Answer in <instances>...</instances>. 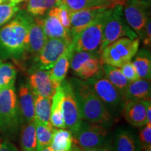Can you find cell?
<instances>
[{
    "mask_svg": "<svg viewBox=\"0 0 151 151\" xmlns=\"http://www.w3.org/2000/svg\"><path fill=\"white\" fill-rule=\"evenodd\" d=\"M74 144V139L69 129L55 128L52 133L50 148L53 151H71Z\"/></svg>",
    "mask_w": 151,
    "mask_h": 151,
    "instance_id": "cell-23",
    "label": "cell"
},
{
    "mask_svg": "<svg viewBox=\"0 0 151 151\" xmlns=\"http://www.w3.org/2000/svg\"><path fill=\"white\" fill-rule=\"evenodd\" d=\"M60 2L61 0H27L26 11L33 17L43 16Z\"/></svg>",
    "mask_w": 151,
    "mask_h": 151,
    "instance_id": "cell-29",
    "label": "cell"
},
{
    "mask_svg": "<svg viewBox=\"0 0 151 151\" xmlns=\"http://www.w3.org/2000/svg\"><path fill=\"white\" fill-rule=\"evenodd\" d=\"M17 99L24 123L35 121V97L27 83L21 82L19 85Z\"/></svg>",
    "mask_w": 151,
    "mask_h": 151,
    "instance_id": "cell-16",
    "label": "cell"
},
{
    "mask_svg": "<svg viewBox=\"0 0 151 151\" xmlns=\"http://www.w3.org/2000/svg\"><path fill=\"white\" fill-rule=\"evenodd\" d=\"M132 62L139 78L150 79L151 56L150 51L146 48H142L138 50Z\"/></svg>",
    "mask_w": 151,
    "mask_h": 151,
    "instance_id": "cell-24",
    "label": "cell"
},
{
    "mask_svg": "<svg viewBox=\"0 0 151 151\" xmlns=\"http://www.w3.org/2000/svg\"><path fill=\"white\" fill-rule=\"evenodd\" d=\"M140 39H131L122 37L111 43L99 53L101 63L120 68L126 62L131 61L139 50Z\"/></svg>",
    "mask_w": 151,
    "mask_h": 151,
    "instance_id": "cell-5",
    "label": "cell"
},
{
    "mask_svg": "<svg viewBox=\"0 0 151 151\" xmlns=\"http://www.w3.org/2000/svg\"><path fill=\"white\" fill-rule=\"evenodd\" d=\"M106 9L91 24L73 38L71 46L74 51H88L98 52L106 19L111 11ZM98 54V53H97Z\"/></svg>",
    "mask_w": 151,
    "mask_h": 151,
    "instance_id": "cell-6",
    "label": "cell"
},
{
    "mask_svg": "<svg viewBox=\"0 0 151 151\" xmlns=\"http://www.w3.org/2000/svg\"><path fill=\"white\" fill-rule=\"evenodd\" d=\"M17 76L16 68L10 62L0 64V90L14 86Z\"/></svg>",
    "mask_w": 151,
    "mask_h": 151,
    "instance_id": "cell-31",
    "label": "cell"
},
{
    "mask_svg": "<svg viewBox=\"0 0 151 151\" xmlns=\"http://www.w3.org/2000/svg\"><path fill=\"white\" fill-rule=\"evenodd\" d=\"M86 81L110 112L122 111L124 104L123 96L106 78L103 69L98 74Z\"/></svg>",
    "mask_w": 151,
    "mask_h": 151,
    "instance_id": "cell-7",
    "label": "cell"
},
{
    "mask_svg": "<svg viewBox=\"0 0 151 151\" xmlns=\"http://www.w3.org/2000/svg\"><path fill=\"white\" fill-rule=\"evenodd\" d=\"M38 151L49 146L55 128L52 124H45L35 120Z\"/></svg>",
    "mask_w": 151,
    "mask_h": 151,
    "instance_id": "cell-30",
    "label": "cell"
},
{
    "mask_svg": "<svg viewBox=\"0 0 151 151\" xmlns=\"http://www.w3.org/2000/svg\"><path fill=\"white\" fill-rule=\"evenodd\" d=\"M146 116V124H151V102H150V99L148 100V101H147Z\"/></svg>",
    "mask_w": 151,
    "mask_h": 151,
    "instance_id": "cell-38",
    "label": "cell"
},
{
    "mask_svg": "<svg viewBox=\"0 0 151 151\" xmlns=\"http://www.w3.org/2000/svg\"><path fill=\"white\" fill-rule=\"evenodd\" d=\"M0 151H19L16 146L7 138L0 137Z\"/></svg>",
    "mask_w": 151,
    "mask_h": 151,
    "instance_id": "cell-37",
    "label": "cell"
},
{
    "mask_svg": "<svg viewBox=\"0 0 151 151\" xmlns=\"http://www.w3.org/2000/svg\"><path fill=\"white\" fill-rule=\"evenodd\" d=\"M122 10L123 5L122 4H118L111 8L104 25L102 39L97 52L98 55H99L106 46L120 38L127 37L134 39L138 37L137 34L126 23L123 18Z\"/></svg>",
    "mask_w": 151,
    "mask_h": 151,
    "instance_id": "cell-4",
    "label": "cell"
},
{
    "mask_svg": "<svg viewBox=\"0 0 151 151\" xmlns=\"http://www.w3.org/2000/svg\"><path fill=\"white\" fill-rule=\"evenodd\" d=\"M111 148L113 151H141V149L134 135L126 129L117 132Z\"/></svg>",
    "mask_w": 151,
    "mask_h": 151,
    "instance_id": "cell-21",
    "label": "cell"
},
{
    "mask_svg": "<svg viewBox=\"0 0 151 151\" xmlns=\"http://www.w3.org/2000/svg\"><path fill=\"white\" fill-rule=\"evenodd\" d=\"M41 151H53V150H52V148H50V146H47V147H46V148L42 149Z\"/></svg>",
    "mask_w": 151,
    "mask_h": 151,
    "instance_id": "cell-43",
    "label": "cell"
},
{
    "mask_svg": "<svg viewBox=\"0 0 151 151\" xmlns=\"http://www.w3.org/2000/svg\"><path fill=\"white\" fill-rule=\"evenodd\" d=\"M73 139L76 144L82 149L97 148L111 144L109 131L106 126L83 120Z\"/></svg>",
    "mask_w": 151,
    "mask_h": 151,
    "instance_id": "cell-8",
    "label": "cell"
},
{
    "mask_svg": "<svg viewBox=\"0 0 151 151\" xmlns=\"http://www.w3.org/2000/svg\"><path fill=\"white\" fill-rule=\"evenodd\" d=\"M148 100L124 101L121 111L124 120L133 127H142L146 125V104Z\"/></svg>",
    "mask_w": 151,
    "mask_h": 151,
    "instance_id": "cell-15",
    "label": "cell"
},
{
    "mask_svg": "<svg viewBox=\"0 0 151 151\" xmlns=\"http://www.w3.org/2000/svg\"><path fill=\"white\" fill-rule=\"evenodd\" d=\"M10 2H14V0H0V4L10 3Z\"/></svg>",
    "mask_w": 151,
    "mask_h": 151,
    "instance_id": "cell-42",
    "label": "cell"
},
{
    "mask_svg": "<svg viewBox=\"0 0 151 151\" xmlns=\"http://www.w3.org/2000/svg\"><path fill=\"white\" fill-rule=\"evenodd\" d=\"M47 38L43 24V16L33 17L27 38V58L34 59L46 43Z\"/></svg>",
    "mask_w": 151,
    "mask_h": 151,
    "instance_id": "cell-13",
    "label": "cell"
},
{
    "mask_svg": "<svg viewBox=\"0 0 151 151\" xmlns=\"http://www.w3.org/2000/svg\"><path fill=\"white\" fill-rule=\"evenodd\" d=\"M135 1L146 8H149L150 6L151 0H135Z\"/></svg>",
    "mask_w": 151,
    "mask_h": 151,
    "instance_id": "cell-40",
    "label": "cell"
},
{
    "mask_svg": "<svg viewBox=\"0 0 151 151\" xmlns=\"http://www.w3.org/2000/svg\"><path fill=\"white\" fill-rule=\"evenodd\" d=\"M46 14L56 16L61 22L62 25L70 32L71 18L70 11L63 4L60 2L58 4L52 7Z\"/></svg>",
    "mask_w": 151,
    "mask_h": 151,
    "instance_id": "cell-32",
    "label": "cell"
},
{
    "mask_svg": "<svg viewBox=\"0 0 151 151\" xmlns=\"http://www.w3.org/2000/svg\"><path fill=\"white\" fill-rule=\"evenodd\" d=\"M63 90L62 113L67 129H69L74 136L78 132L82 122L78 104L73 89L69 80L65 79L60 85Z\"/></svg>",
    "mask_w": 151,
    "mask_h": 151,
    "instance_id": "cell-10",
    "label": "cell"
},
{
    "mask_svg": "<svg viewBox=\"0 0 151 151\" xmlns=\"http://www.w3.org/2000/svg\"><path fill=\"white\" fill-rule=\"evenodd\" d=\"M1 62H2V60H1V58H0V64H1Z\"/></svg>",
    "mask_w": 151,
    "mask_h": 151,
    "instance_id": "cell-46",
    "label": "cell"
},
{
    "mask_svg": "<svg viewBox=\"0 0 151 151\" xmlns=\"http://www.w3.org/2000/svg\"><path fill=\"white\" fill-rule=\"evenodd\" d=\"M68 80L74 93L82 120L104 126L113 121L112 113L86 80L78 78H71Z\"/></svg>",
    "mask_w": 151,
    "mask_h": 151,
    "instance_id": "cell-2",
    "label": "cell"
},
{
    "mask_svg": "<svg viewBox=\"0 0 151 151\" xmlns=\"http://www.w3.org/2000/svg\"><path fill=\"white\" fill-rule=\"evenodd\" d=\"M62 98L63 90L61 86L55 88V91L52 97L51 109H50V123L54 128L66 129L65 120L62 113Z\"/></svg>",
    "mask_w": 151,
    "mask_h": 151,
    "instance_id": "cell-22",
    "label": "cell"
},
{
    "mask_svg": "<svg viewBox=\"0 0 151 151\" xmlns=\"http://www.w3.org/2000/svg\"><path fill=\"white\" fill-rule=\"evenodd\" d=\"M127 0H61L70 11L90 8H113L118 4L124 5Z\"/></svg>",
    "mask_w": 151,
    "mask_h": 151,
    "instance_id": "cell-19",
    "label": "cell"
},
{
    "mask_svg": "<svg viewBox=\"0 0 151 151\" xmlns=\"http://www.w3.org/2000/svg\"><path fill=\"white\" fill-rule=\"evenodd\" d=\"M150 79L139 78L130 82L124 93L126 101H140L150 99Z\"/></svg>",
    "mask_w": 151,
    "mask_h": 151,
    "instance_id": "cell-18",
    "label": "cell"
},
{
    "mask_svg": "<svg viewBox=\"0 0 151 151\" xmlns=\"http://www.w3.org/2000/svg\"><path fill=\"white\" fill-rule=\"evenodd\" d=\"M120 68H121L120 70L122 73L129 82H132V81H134L139 78V76L135 70V68L131 61L126 62Z\"/></svg>",
    "mask_w": 151,
    "mask_h": 151,
    "instance_id": "cell-35",
    "label": "cell"
},
{
    "mask_svg": "<svg viewBox=\"0 0 151 151\" xmlns=\"http://www.w3.org/2000/svg\"><path fill=\"white\" fill-rule=\"evenodd\" d=\"M35 97V120L45 124L50 123V109L52 97L34 95Z\"/></svg>",
    "mask_w": 151,
    "mask_h": 151,
    "instance_id": "cell-27",
    "label": "cell"
},
{
    "mask_svg": "<svg viewBox=\"0 0 151 151\" xmlns=\"http://www.w3.org/2000/svg\"><path fill=\"white\" fill-rule=\"evenodd\" d=\"M139 39H141L143 41V44L146 48H150L151 46V20L150 17L147 20L143 32L141 34Z\"/></svg>",
    "mask_w": 151,
    "mask_h": 151,
    "instance_id": "cell-36",
    "label": "cell"
},
{
    "mask_svg": "<svg viewBox=\"0 0 151 151\" xmlns=\"http://www.w3.org/2000/svg\"><path fill=\"white\" fill-rule=\"evenodd\" d=\"M83 151H113L111 145H108V146L97 147V148H88V149H83Z\"/></svg>",
    "mask_w": 151,
    "mask_h": 151,
    "instance_id": "cell-39",
    "label": "cell"
},
{
    "mask_svg": "<svg viewBox=\"0 0 151 151\" xmlns=\"http://www.w3.org/2000/svg\"><path fill=\"white\" fill-rule=\"evenodd\" d=\"M28 82L34 95L52 97L55 88L49 77V71L31 67L28 70Z\"/></svg>",
    "mask_w": 151,
    "mask_h": 151,
    "instance_id": "cell-12",
    "label": "cell"
},
{
    "mask_svg": "<svg viewBox=\"0 0 151 151\" xmlns=\"http://www.w3.org/2000/svg\"><path fill=\"white\" fill-rule=\"evenodd\" d=\"M73 52L74 50L71 44L69 45L59 59L57 60L52 69L49 71L50 80L55 88L59 87L65 79L70 67V61Z\"/></svg>",
    "mask_w": 151,
    "mask_h": 151,
    "instance_id": "cell-17",
    "label": "cell"
},
{
    "mask_svg": "<svg viewBox=\"0 0 151 151\" xmlns=\"http://www.w3.org/2000/svg\"><path fill=\"white\" fill-rule=\"evenodd\" d=\"M123 6L124 20L129 27L140 37L150 17L148 8L143 6L135 0H127Z\"/></svg>",
    "mask_w": 151,
    "mask_h": 151,
    "instance_id": "cell-11",
    "label": "cell"
},
{
    "mask_svg": "<svg viewBox=\"0 0 151 151\" xmlns=\"http://www.w3.org/2000/svg\"><path fill=\"white\" fill-rule=\"evenodd\" d=\"M26 1V0H14V2L18 4L21 3L22 1Z\"/></svg>",
    "mask_w": 151,
    "mask_h": 151,
    "instance_id": "cell-45",
    "label": "cell"
},
{
    "mask_svg": "<svg viewBox=\"0 0 151 151\" xmlns=\"http://www.w3.org/2000/svg\"><path fill=\"white\" fill-rule=\"evenodd\" d=\"M33 16L19 11L14 18L0 28V58L11 60L21 66L27 60L28 33Z\"/></svg>",
    "mask_w": 151,
    "mask_h": 151,
    "instance_id": "cell-1",
    "label": "cell"
},
{
    "mask_svg": "<svg viewBox=\"0 0 151 151\" xmlns=\"http://www.w3.org/2000/svg\"><path fill=\"white\" fill-rule=\"evenodd\" d=\"M141 151H151V146L146 147V148H142L141 149Z\"/></svg>",
    "mask_w": 151,
    "mask_h": 151,
    "instance_id": "cell-44",
    "label": "cell"
},
{
    "mask_svg": "<svg viewBox=\"0 0 151 151\" xmlns=\"http://www.w3.org/2000/svg\"><path fill=\"white\" fill-rule=\"evenodd\" d=\"M24 124L15 86L0 90V133L2 137L15 140Z\"/></svg>",
    "mask_w": 151,
    "mask_h": 151,
    "instance_id": "cell-3",
    "label": "cell"
},
{
    "mask_svg": "<svg viewBox=\"0 0 151 151\" xmlns=\"http://www.w3.org/2000/svg\"><path fill=\"white\" fill-rule=\"evenodd\" d=\"M71 43L62 39H48L39 53L32 60L31 67L50 71Z\"/></svg>",
    "mask_w": 151,
    "mask_h": 151,
    "instance_id": "cell-9",
    "label": "cell"
},
{
    "mask_svg": "<svg viewBox=\"0 0 151 151\" xmlns=\"http://www.w3.org/2000/svg\"><path fill=\"white\" fill-rule=\"evenodd\" d=\"M102 69L106 78L122 94L124 97V92L130 82L123 75L120 68L102 64Z\"/></svg>",
    "mask_w": 151,
    "mask_h": 151,
    "instance_id": "cell-25",
    "label": "cell"
},
{
    "mask_svg": "<svg viewBox=\"0 0 151 151\" xmlns=\"http://www.w3.org/2000/svg\"><path fill=\"white\" fill-rule=\"evenodd\" d=\"M102 71V63L97 53H94L81 66L76 76L83 80H88Z\"/></svg>",
    "mask_w": 151,
    "mask_h": 151,
    "instance_id": "cell-28",
    "label": "cell"
},
{
    "mask_svg": "<svg viewBox=\"0 0 151 151\" xmlns=\"http://www.w3.org/2000/svg\"><path fill=\"white\" fill-rule=\"evenodd\" d=\"M20 144L22 151H38L35 121L23 124L20 132Z\"/></svg>",
    "mask_w": 151,
    "mask_h": 151,
    "instance_id": "cell-26",
    "label": "cell"
},
{
    "mask_svg": "<svg viewBox=\"0 0 151 151\" xmlns=\"http://www.w3.org/2000/svg\"><path fill=\"white\" fill-rule=\"evenodd\" d=\"M139 132V142L142 148L151 146V124H146Z\"/></svg>",
    "mask_w": 151,
    "mask_h": 151,
    "instance_id": "cell-34",
    "label": "cell"
},
{
    "mask_svg": "<svg viewBox=\"0 0 151 151\" xmlns=\"http://www.w3.org/2000/svg\"><path fill=\"white\" fill-rule=\"evenodd\" d=\"M43 24L48 39H62L72 42L70 32L62 25L56 16L46 14L43 16Z\"/></svg>",
    "mask_w": 151,
    "mask_h": 151,
    "instance_id": "cell-20",
    "label": "cell"
},
{
    "mask_svg": "<svg viewBox=\"0 0 151 151\" xmlns=\"http://www.w3.org/2000/svg\"><path fill=\"white\" fill-rule=\"evenodd\" d=\"M20 11V7L14 2L0 4V27L14 18Z\"/></svg>",
    "mask_w": 151,
    "mask_h": 151,
    "instance_id": "cell-33",
    "label": "cell"
},
{
    "mask_svg": "<svg viewBox=\"0 0 151 151\" xmlns=\"http://www.w3.org/2000/svg\"><path fill=\"white\" fill-rule=\"evenodd\" d=\"M71 151H83V149L80 148L78 146H77V145L74 143V144H73V148L71 149Z\"/></svg>",
    "mask_w": 151,
    "mask_h": 151,
    "instance_id": "cell-41",
    "label": "cell"
},
{
    "mask_svg": "<svg viewBox=\"0 0 151 151\" xmlns=\"http://www.w3.org/2000/svg\"><path fill=\"white\" fill-rule=\"evenodd\" d=\"M107 8H90L76 11H70V34L73 38L82 32L85 28L99 16Z\"/></svg>",
    "mask_w": 151,
    "mask_h": 151,
    "instance_id": "cell-14",
    "label": "cell"
}]
</instances>
